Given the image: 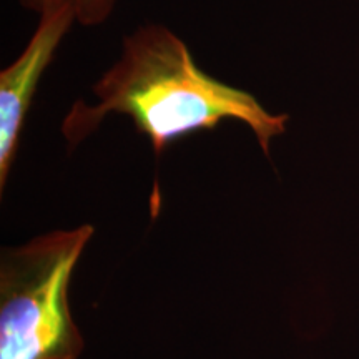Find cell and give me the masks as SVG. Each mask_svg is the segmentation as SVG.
Instances as JSON below:
<instances>
[{
    "instance_id": "cell-1",
    "label": "cell",
    "mask_w": 359,
    "mask_h": 359,
    "mask_svg": "<svg viewBox=\"0 0 359 359\" xmlns=\"http://www.w3.org/2000/svg\"><path fill=\"white\" fill-rule=\"evenodd\" d=\"M92 95L90 103H72L62 122L70 147L87 140L110 115H122L145 135L156 156L180 138L213 132L223 122L248 127L268 156L290 122V115L271 114L248 90L201 70L188 45L161 24L138 25L125 35L118 58Z\"/></svg>"
},
{
    "instance_id": "cell-2",
    "label": "cell",
    "mask_w": 359,
    "mask_h": 359,
    "mask_svg": "<svg viewBox=\"0 0 359 359\" xmlns=\"http://www.w3.org/2000/svg\"><path fill=\"white\" fill-rule=\"evenodd\" d=\"M92 224L7 248L0 259V359H79L85 341L69 304L75 264Z\"/></svg>"
},
{
    "instance_id": "cell-3",
    "label": "cell",
    "mask_w": 359,
    "mask_h": 359,
    "mask_svg": "<svg viewBox=\"0 0 359 359\" xmlns=\"http://www.w3.org/2000/svg\"><path fill=\"white\" fill-rule=\"evenodd\" d=\"M74 24L77 15L69 4L47 8L20 55L0 72V191L6 190L43 74Z\"/></svg>"
},
{
    "instance_id": "cell-4",
    "label": "cell",
    "mask_w": 359,
    "mask_h": 359,
    "mask_svg": "<svg viewBox=\"0 0 359 359\" xmlns=\"http://www.w3.org/2000/svg\"><path fill=\"white\" fill-rule=\"evenodd\" d=\"M120 0H19V4L25 11L40 13L47 8L69 4L74 7L77 15V24L83 27L103 25L115 12Z\"/></svg>"
}]
</instances>
